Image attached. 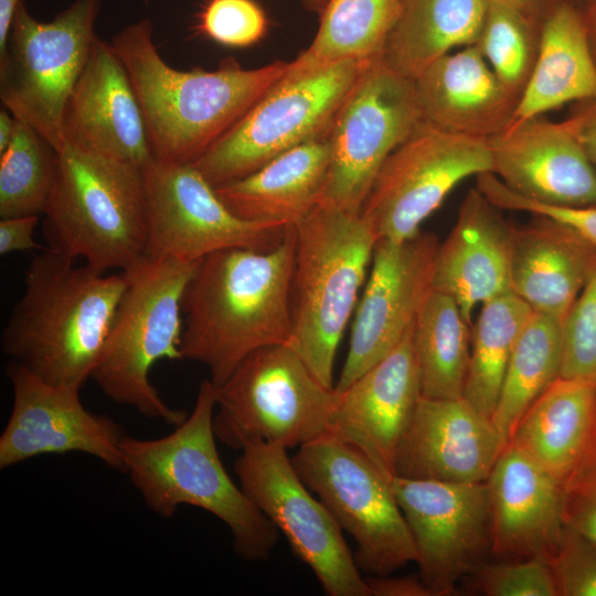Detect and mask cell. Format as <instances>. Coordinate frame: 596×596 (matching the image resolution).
Instances as JSON below:
<instances>
[{
	"label": "cell",
	"instance_id": "39",
	"mask_svg": "<svg viewBox=\"0 0 596 596\" xmlns=\"http://www.w3.org/2000/svg\"><path fill=\"white\" fill-rule=\"evenodd\" d=\"M267 18L254 0H209L199 13L196 29L209 39L232 47H246L262 40Z\"/></svg>",
	"mask_w": 596,
	"mask_h": 596
},
{
	"label": "cell",
	"instance_id": "47",
	"mask_svg": "<svg viewBox=\"0 0 596 596\" xmlns=\"http://www.w3.org/2000/svg\"><path fill=\"white\" fill-rule=\"evenodd\" d=\"M22 0H0V55L4 52L15 11Z\"/></svg>",
	"mask_w": 596,
	"mask_h": 596
},
{
	"label": "cell",
	"instance_id": "6",
	"mask_svg": "<svg viewBox=\"0 0 596 596\" xmlns=\"http://www.w3.org/2000/svg\"><path fill=\"white\" fill-rule=\"evenodd\" d=\"M295 227L288 347L323 385L334 389L337 349L379 237L360 212L323 203Z\"/></svg>",
	"mask_w": 596,
	"mask_h": 596
},
{
	"label": "cell",
	"instance_id": "41",
	"mask_svg": "<svg viewBox=\"0 0 596 596\" xmlns=\"http://www.w3.org/2000/svg\"><path fill=\"white\" fill-rule=\"evenodd\" d=\"M478 189L501 210L546 216L567 226L596 246V206L571 207L539 203L513 192L492 173L485 174L479 179Z\"/></svg>",
	"mask_w": 596,
	"mask_h": 596
},
{
	"label": "cell",
	"instance_id": "40",
	"mask_svg": "<svg viewBox=\"0 0 596 596\" xmlns=\"http://www.w3.org/2000/svg\"><path fill=\"white\" fill-rule=\"evenodd\" d=\"M550 566L557 596H596V541L564 525Z\"/></svg>",
	"mask_w": 596,
	"mask_h": 596
},
{
	"label": "cell",
	"instance_id": "44",
	"mask_svg": "<svg viewBox=\"0 0 596 596\" xmlns=\"http://www.w3.org/2000/svg\"><path fill=\"white\" fill-rule=\"evenodd\" d=\"M39 215H24L0 220V254L41 249L34 241Z\"/></svg>",
	"mask_w": 596,
	"mask_h": 596
},
{
	"label": "cell",
	"instance_id": "46",
	"mask_svg": "<svg viewBox=\"0 0 596 596\" xmlns=\"http://www.w3.org/2000/svg\"><path fill=\"white\" fill-rule=\"evenodd\" d=\"M510 6L538 24H542L545 18L564 0H496Z\"/></svg>",
	"mask_w": 596,
	"mask_h": 596
},
{
	"label": "cell",
	"instance_id": "28",
	"mask_svg": "<svg viewBox=\"0 0 596 596\" xmlns=\"http://www.w3.org/2000/svg\"><path fill=\"white\" fill-rule=\"evenodd\" d=\"M329 163L327 135L304 142L247 177L215 190L241 219L296 225L321 203Z\"/></svg>",
	"mask_w": 596,
	"mask_h": 596
},
{
	"label": "cell",
	"instance_id": "18",
	"mask_svg": "<svg viewBox=\"0 0 596 596\" xmlns=\"http://www.w3.org/2000/svg\"><path fill=\"white\" fill-rule=\"evenodd\" d=\"M7 375L13 403L0 436V468L41 455L78 451L125 472L124 428L109 416L86 409L81 389L50 384L13 361Z\"/></svg>",
	"mask_w": 596,
	"mask_h": 596
},
{
	"label": "cell",
	"instance_id": "19",
	"mask_svg": "<svg viewBox=\"0 0 596 596\" xmlns=\"http://www.w3.org/2000/svg\"><path fill=\"white\" fill-rule=\"evenodd\" d=\"M414 327V324H413ZM413 327L381 361L336 393L329 433L351 445L387 479L422 397Z\"/></svg>",
	"mask_w": 596,
	"mask_h": 596
},
{
	"label": "cell",
	"instance_id": "34",
	"mask_svg": "<svg viewBox=\"0 0 596 596\" xmlns=\"http://www.w3.org/2000/svg\"><path fill=\"white\" fill-rule=\"evenodd\" d=\"M479 308L464 397L491 418L512 351L533 310L511 290Z\"/></svg>",
	"mask_w": 596,
	"mask_h": 596
},
{
	"label": "cell",
	"instance_id": "27",
	"mask_svg": "<svg viewBox=\"0 0 596 596\" xmlns=\"http://www.w3.org/2000/svg\"><path fill=\"white\" fill-rule=\"evenodd\" d=\"M510 443L563 488L596 460V380L558 376L524 413Z\"/></svg>",
	"mask_w": 596,
	"mask_h": 596
},
{
	"label": "cell",
	"instance_id": "51",
	"mask_svg": "<svg viewBox=\"0 0 596 596\" xmlns=\"http://www.w3.org/2000/svg\"><path fill=\"white\" fill-rule=\"evenodd\" d=\"M573 1L574 3L581 6L583 2H585L586 0H571Z\"/></svg>",
	"mask_w": 596,
	"mask_h": 596
},
{
	"label": "cell",
	"instance_id": "30",
	"mask_svg": "<svg viewBox=\"0 0 596 596\" xmlns=\"http://www.w3.org/2000/svg\"><path fill=\"white\" fill-rule=\"evenodd\" d=\"M487 8L488 0H403L382 57L414 79L451 50L475 45Z\"/></svg>",
	"mask_w": 596,
	"mask_h": 596
},
{
	"label": "cell",
	"instance_id": "8",
	"mask_svg": "<svg viewBox=\"0 0 596 596\" xmlns=\"http://www.w3.org/2000/svg\"><path fill=\"white\" fill-rule=\"evenodd\" d=\"M334 389L323 385L287 344L247 355L216 386L213 427L223 445L300 447L329 433Z\"/></svg>",
	"mask_w": 596,
	"mask_h": 596
},
{
	"label": "cell",
	"instance_id": "42",
	"mask_svg": "<svg viewBox=\"0 0 596 596\" xmlns=\"http://www.w3.org/2000/svg\"><path fill=\"white\" fill-rule=\"evenodd\" d=\"M563 521L596 541V460L564 485Z\"/></svg>",
	"mask_w": 596,
	"mask_h": 596
},
{
	"label": "cell",
	"instance_id": "29",
	"mask_svg": "<svg viewBox=\"0 0 596 596\" xmlns=\"http://www.w3.org/2000/svg\"><path fill=\"white\" fill-rule=\"evenodd\" d=\"M596 98L594 58L581 7L562 1L542 22L538 57L512 123Z\"/></svg>",
	"mask_w": 596,
	"mask_h": 596
},
{
	"label": "cell",
	"instance_id": "2",
	"mask_svg": "<svg viewBox=\"0 0 596 596\" xmlns=\"http://www.w3.org/2000/svg\"><path fill=\"white\" fill-rule=\"evenodd\" d=\"M152 23L142 19L110 41L139 98L155 160L193 164L288 71L275 61L243 68L233 58L217 70L180 71L158 52Z\"/></svg>",
	"mask_w": 596,
	"mask_h": 596
},
{
	"label": "cell",
	"instance_id": "26",
	"mask_svg": "<svg viewBox=\"0 0 596 596\" xmlns=\"http://www.w3.org/2000/svg\"><path fill=\"white\" fill-rule=\"evenodd\" d=\"M513 228L511 291L533 311L561 320L596 270V246L542 215Z\"/></svg>",
	"mask_w": 596,
	"mask_h": 596
},
{
	"label": "cell",
	"instance_id": "7",
	"mask_svg": "<svg viewBox=\"0 0 596 596\" xmlns=\"http://www.w3.org/2000/svg\"><path fill=\"white\" fill-rule=\"evenodd\" d=\"M199 262L145 256L121 272L126 286L91 377L114 402L172 426L188 414L164 402L150 371L182 360V297Z\"/></svg>",
	"mask_w": 596,
	"mask_h": 596
},
{
	"label": "cell",
	"instance_id": "33",
	"mask_svg": "<svg viewBox=\"0 0 596 596\" xmlns=\"http://www.w3.org/2000/svg\"><path fill=\"white\" fill-rule=\"evenodd\" d=\"M562 320L533 311L509 360L491 416L503 448L532 403L560 376Z\"/></svg>",
	"mask_w": 596,
	"mask_h": 596
},
{
	"label": "cell",
	"instance_id": "35",
	"mask_svg": "<svg viewBox=\"0 0 596 596\" xmlns=\"http://www.w3.org/2000/svg\"><path fill=\"white\" fill-rule=\"evenodd\" d=\"M57 163V151L36 130L18 119L12 141L0 153V217L43 214Z\"/></svg>",
	"mask_w": 596,
	"mask_h": 596
},
{
	"label": "cell",
	"instance_id": "50",
	"mask_svg": "<svg viewBox=\"0 0 596 596\" xmlns=\"http://www.w3.org/2000/svg\"><path fill=\"white\" fill-rule=\"evenodd\" d=\"M312 9L321 12L328 0H305Z\"/></svg>",
	"mask_w": 596,
	"mask_h": 596
},
{
	"label": "cell",
	"instance_id": "10",
	"mask_svg": "<svg viewBox=\"0 0 596 596\" xmlns=\"http://www.w3.org/2000/svg\"><path fill=\"white\" fill-rule=\"evenodd\" d=\"M100 0H75L53 20H36L19 4L0 55V99L57 152L65 145L70 97L97 35Z\"/></svg>",
	"mask_w": 596,
	"mask_h": 596
},
{
	"label": "cell",
	"instance_id": "52",
	"mask_svg": "<svg viewBox=\"0 0 596 596\" xmlns=\"http://www.w3.org/2000/svg\"><path fill=\"white\" fill-rule=\"evenodd\" d=\"M145 1H147V0H145Z\"/></svg>",
	"mask_w": 596,
	"mask_h": 596
},
{
	"label": "cell",
	"instance_id": "25",
	"mask_svg": "<svg viewBox=\"0 0 596 596\" xmlns=\"http://www.w3.org/2000/svg\"><path fill=\"white\" fill-rule=\"evenodd\" d=\"M414 84L422 121L475 137L490 138L508 128L520 99L476 45L439 57Z\"/></svg>",
	"mask_w": 596,
	"mask_h": 596
},
{
	"label": "cell",
	"instance_id": "9",
	"mask_svg": "<svg viewBox=\"0 0 596 596\" xmlns=\"http://www.w3.org/2000/svg\"><path fill=\"white\" fill-rule=\"evenodd\" d=\"M365 62L294 68L270 87L193 166L214 187L260 169L281 153L327 136Z\"/></svg>",
	"mask_w": 596,
	"mask_h": 596
},
{
	"label": "cell",
	"instance_id": "17",
	"mask_svg": "<svg viewBox=\"0 0 596 596\" xmlns=\"http://www.w3.org/2000/svg\"><path fill=\"white\" fill-rule=\"evenodd\" d=\"M438 244L434 234L423 231L400 242L377 241L336 393L386 356L413 327L433 291Z\"/></svg>",
	"mask_w": 596,
	"mask_h": 596
},
{
	"label": "cell",
	"instance_id": "11",
	"mask_svg": "<svg viewBox=\"0 0 596 596\" xmlns=\"http://www.w3.org/2000/svg\"><path fill=\"white\" fill-rule=\"evenodd\" d=\"M294 467L355 542L368 576H386L416 561L405 517L387 480L358 449L327 433L300 447Z\"/></svg>",
	"mask_w": 596,
	"mask_h": 596
},
{
	"label": "cell",
	"instance_id": "37",
	"mask_svg": "<svg viewBox=\"0 0 596 596\" xmlns=\"http://www.w3.org/2000/svg\"><path fill=\"white\" fill-rule=\"evenodd\" d=\"M466 578L469 590L485 596H557L550 562L543 558L487 561Z\"/></svg>",
	"mask_w": 596,
	"mask_h": 596
},
{
	"label": "cell",
	"instance_id": "4",
	"mask_svg": "<svg viewBox=\"0 0 596 596\" xmlns=\"http://www.w3.org/2000/svg\"><path fill=\"white\" fill-rule=\"evenodd\" d=\"M215 407L216 386L203 380L191 414L172 433L156 439L123 438L125 472L156 514L170 518L184 504L205 510L227 525L238 556L263 561L275 549L279 531L226 472L215 443Z\"/></svg>",
	"mask_w": 596,
	"mask_h": 596
},
{
	"label": "cell",
	"instance_id": "16",
	"mask_svg": "<svg viewBox=\"0 0 596 596\" xmlns=\"http://www.w3.org/2000/svg\"><path fill=\"white\" fill-rule=\"evenodd\" d=\"M391 488L416 549L419 576L435 596H449L492 557L486 481L447 482L393 477Z\"/></svg>",
	"mask_w": 596,
	"mask_h": 596
},
{
	"label": "cell",
	"instance_id": "31",
	"mask_svg": "<svg viewBox=\"0 0 596 596\" xmlns=\"http://www.w3.org/2000/svg\"><path fill=\"white\" fill-rule=\"evenodd\" d=\"M471 330L456 300L433 289L413 327V347L422 396L464 397Z\"/></svg>",
	"mask_w": 596,
	"mask_h": 596
},
{
	"label": "cell",
	"instance_id": "14",
	"mask_svg": "<svg viewBox=\"0 0 596 596\" xmlns=\"http://www.w3.org/2000/svg\"><path fill=\"white\" fill-rule=\"evenodd\" d=\"M491 171L489 138L421 121L382 164L360 213L379 240L404 241L458 183Z\"/></svg>",
	"mask_w": 596,
	"mask_h": 596
},
{
	"label": "cell",
	"instance_id": "22",
	"mask_svg": "<svg viewBox=\"0 0 596 596\" xmlns=\"http://www.w3.org/2000/svg\"><path fill=\"white\" fill-rule=\"evenodd\" d=\"M502 449L491 418L465 397L422 396L398 447L395 476L482 482Z\"/></svg>",
	"mask_w": 596,
	"mask_h": 596
},
{
	"label": "cell",
	"instance_id": "21",
	"mask_svg": "<svg viewBox=\"0 0 596 596\" xmlns=\"http://www.w3.org/2000/svg\"><path fill=\"white\" fill-rule=\"evenodd\" d=\"M65 142L145 169L155 155L142 108L129 74L111 46L98 36L70 97Z\"/></svg>",
	"mask_w": 596,
	"mask_h": 596
},
{
	"label": "cell",
	"instance_id": "45",
	"mask_svg": "<svg viewBox=\"0 0 596 596\" xmlns=\"http://www.w3.org/2000/svg\"><path fill=\"white\" fill-rule=\"evenodd\" d=\"M372 596H435L418 575L368 576Z\"/></svg>",
	"mask_w": 596,
	"mask_h": 596
},
{
	"label": "cell",
	"instance_id": "20",
	"mask_svg": "<svg viewBox=\"0 0 596 596\" xmlns=\"http://www.w3.org/2000/svg\"><path fill=\"white\" fill-rule=\"evenodd\" d=\"M492 173L513 192L557 206H596V170L564 120L511 123L489 138Z\"/></svg>",
	"mask_w": 596,
	"mask_h": 596
},
{
	"label": "cell",
	"instance_id": "43",
	"mask_svg": "<svg viewBox=\"0 0 596 596\" xmlns=\"http://www.w3.org/2000/svg\"><path fill=\"white\" fill-rule=\"evenodd\" d=\"M564 121L596 170V98L574 103Z\"/></svg>",
	"mask_w": 596,
	"mask_h": 596
},
{
	"label": "cell",
	"instance_id": "23",
	"mask_svg": "<svg viewBox=\"0 0 596 596\" xmlns=\"http://www.w3.org/2000/svg\"><path fill=\"white\" fill-rule=\"evenodd\" d=\"M486 483L492 557L550 562L564 529L562 486L511 443L502 449Z\"/></svg>",
	"mask_w": 596,
	"mask_h": 596
},
{
	"label": "cell",
	"instance_id": "48",
	"mask_svg": "<svg viewBox=\"0 0 596 596\" xmlns=\"http://www.w3.org/2000/svg\"><path fill=\"white\" fill-rule=\"evenodd\" d=\"M589 45L596 61V0H586L581 6Z\"/></svg>",
	"mask_w": 596,
	"mask_h": 596
},
{
	"label": "cell",
	"instance_id": "13",
	"mask_svg": "<svg viewBox=\"0 0 596 596\" xmlns=\"http://www.w3.org/2000/svg\"><path fill=\"white\" fill-rule=\"evenodd\" d=\"M234 469L244 492L310 567L326 595L372 596L342 529L310 493L286 448L249 445L242 449Z\"/></svg>",
	"mask_w": 596,
	"mask_h": 596
},
{
	"label": "cell",
	"instance_id": "5",
	"mask_svg": "<svg viewBox=\"0 0 596 596\" xmlns=\"http://www.w3.org/2000/svg\"><path fill=\"white\" fill-rule=\"evenodd\" d=\"M44 211L49 247L107 273L145 257L148 235L143 169L66 141Z\"/></svg>",
	"mask_w": 596,
	"mask_h": 596
},
{
	"label": "cell",
	"instance_id": "36",
	"mask_svg": "<svg viewBox=\"0 0 596 596\" xmlns=\"http://www.w3.org/2000/svg\"><path fill=\"white\" fill-rule=\"evenodd\" d=\"M541 25L517 9L488 0L486 17L475 44L502 84L521 96L532 74Z\"/></svg>",
	"mask_w": 596,
	"mask_h": 596
},
{
	"label": "cell",
	"instance_id": "1",
	"mask_svg": "<svg viewBox=\"0 0 596 596\" xmlns=\"http://www.w3.org/2000/svg\"><path fill=\"white\" fill-rule=\"evenodd\" d=\"M296 227L269 251L232 248L202 258L183 297L182 360L203 364L215 386L252 352L289 344Z\"/></svg>",
	"mask_w": 596,
	"mask_h": 596
},
{
	"label": "cell",
	"instance_id": "24",
	"mask_svg": "<svg viewBox=\"0 0 596 596\" xmlns=\"http://www.w3.org/2000/svg\"><path fill=\"white\" fill-rule=\"evenodd\" d=\"M513 228L500 209L472 188L438 244L433 289L453 297L471 328L477 307L511 290Z\"/></svg>",
	"mask_w": 596,
	"mask_h": 596
},
{
	"label": "cell",
	"instance_id": "3",
	"mask_svg": "<svg viewBox=\"0 0 596 596\" xmlns=\"http://www.w3.org/2000/svg\"><path fill=\"white\" fill-rule=\"evenodd\" d=\"M76 262L50 248L32 258L0 344L43 381L81 389L100 358L126 278Z\"/></svg>",
	"mask_w": 596,
	"mask_h": 596
},
{
	"label": "cell",
	"instance_id": "32",
	"mask_svg": "<svg viewBox=\"0 0 596 596\" xmlns=\"http://www.w3.org/2000/svg\"><path fill=\"white\" fill-rule=\"evenodd\" d=\"M403 0H328L311 44L291 66L308 70L383 56Z\"/></svg>",
	"mask_w": 596,
	"mask_h": 596
},
{
	"label": "cell",
	"instance_id": "15",
	"mask_svg": "<svg viewBox=\"0 0 596 596\" xmlns=\"http://www.w3.org/2000/svg\"><path fill=\"white\" fill-rule=\"evenodd\" d=\"M148 235L146 257L199 262L232 248L269 251L290 225L235 215L193 164L152 161L143 169Z\"/></svg>",
	"mask_w": 596,
	"mask_h": 596
},
{
	"label": "cell",
	"instance_id": "38",
	"mask_svg": "<svg viewBox=\"0 0 596 596\" xmlns=\"http://www.w3.org/2000/svg\"><path fill=\"white\" fill-rule=\"evenodd\" d=\"M560 376L596 380V270L562 320Z\"/></svg>",
	"mask_w": 596,
	"mask_h": 596
},
{
	"label": "cell",
	"instance_id": "49",
	"mask_svg": "<svg viewBox=\"0 0 596 596\" xmlns=\"http://www.w3.org/2000/svg\"><path fill=\"white\" fill-rule=\"evenodd\" d=\"M18 119L7 109L0 110V153L3 152L13 139Z\"/></svg>",
	"mask_w": 596,
	"mask_h": 596
},
{
	"label": "cell",
	"instance_id": "12",
	"mask_svg": "<svg viewBox=\"0 0 596 596\" xmlns=\"http://www.w3.org/2000/svg\"><path fill=\"white\" fill-rule=\"evenodd\" d=\"M421 121L414 79L382 56L365 62L328 132L321 203L360 212L384 161Z\"/></svg>",
	"mask_w": 596,
	"mask_h": 596
}]
</instances>
